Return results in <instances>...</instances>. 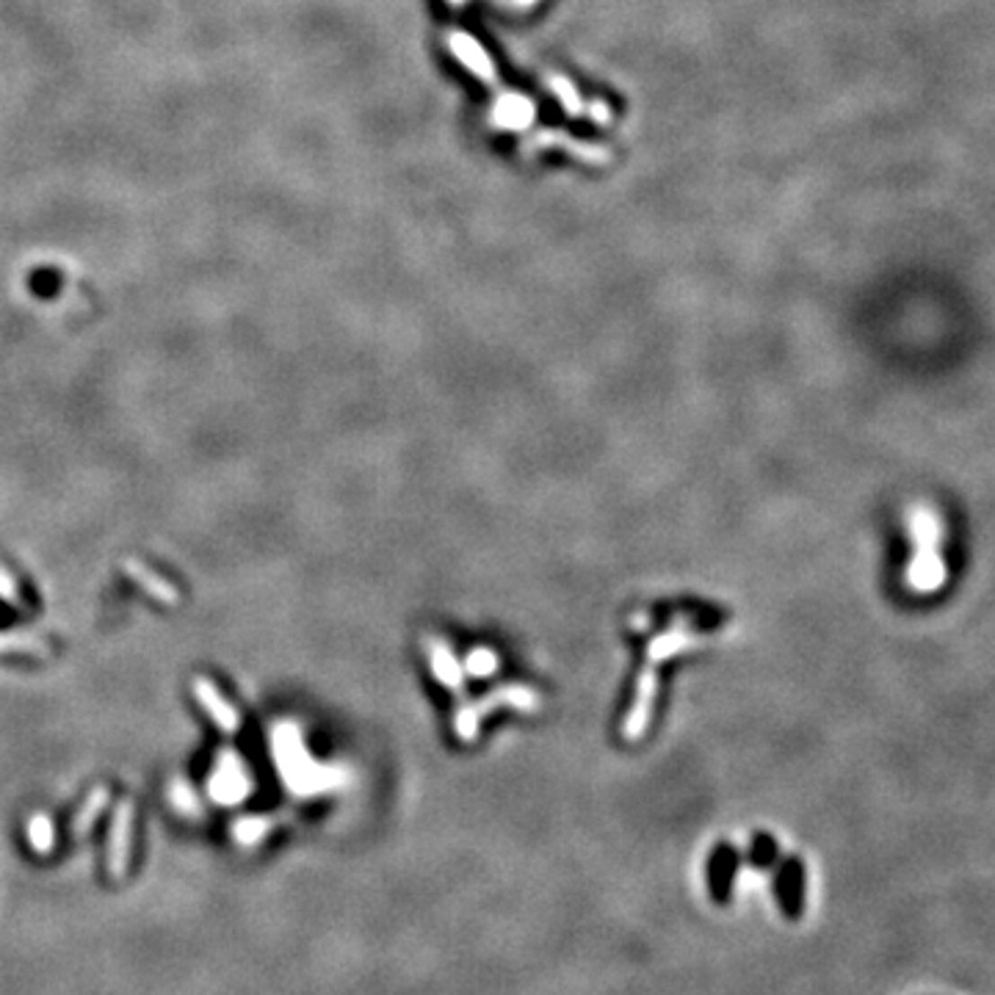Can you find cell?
<instances>
[{
	"instance_id": "1",
	"label": "cell",
	"mask_w": 995,
	"mask_h": 995,
	"mask_svg": "<svg viewBox=\"0 0 995 995\" xmlns=\"http://www.w3.org/2000/svg\"><path fill=\"white\" fill-rule=\"evenodd\" d=\"M912 539H915V559L910 564V583L920 592H932L943 583V559H940V523L932 511L918 509L912 511Z\"/></svg>"
},
{
	"instance_id": "2",
	"label": "cell",
	"mask_w": 995,
	"mask_h": 995,
	"mask_svg": "<svg viewBox=\"0 0 995 995\" xmlns=\"http://www.w3.org/2000/svg\"><path fill=\"white\" fill-rule=\"evenodd\" d=\"M495 703H506V706H518L523 711H534L537 706V694L523 689V686H509V689H501L490 697H484L482 703H478L475 708H462L457 714V735L462 742H470L475 730H478V719H482V714L493 711Z\"/></svg>"
},
{
	"instance_id": "3",
	"label": "cell",
	"mask_w": 995,
	"mask_h": 995,
	"mask_svg": "<svg viewBox=\"0 0 995 995\" xmlns=\"http://www.w3.org/2000/svg\"><path fill=\"white\" fill-rule=\"evenodd\" d=\"M191 689H194L197 703L205 708V714L216 722V727H218V730L235 733V730L241 727V716H238V711L227 703L225 697L218 694V689H216L208 678H194Z\"/></svg>"
},
{
	"instance_id": "4",
	"label": "cell",
	"mask_w": 995,
	"mask_h": 995,
	"mask_svg": "<svg viewBox=\"0 0 995 995\" xmlns=\"http://www.w3.org/2000/svg\"><path fill=\"white\" fill-rule=\"evenodd\" d=\"M130 827H133V804L130 802H120L114 824H111V840H108V871L120 876L125 871L128 863V849H130Z\"/></svg>"
},
{
	"instance_id": "5",
	"label": "cell",
	"mask_w": 995,
	"mask_h": 995,
	"mask_svg": "<svg viewBox=\"0 0 995 995\" xmlns=\"http://www.w3.org/2000/svg\"><path fill=\"white\" fill-rule=\"evenodd\" d=\"M122 567H125L128 578H130V581H136V583H138L150 598H155V600H161V603H166V606L180 603V592H177V589H174L169 581H164L158 573H153L150 567H144V564H141V562H136V559H128Z\"/></svg>"
},
{
	"instance_id": "6",
	"label": "cell",
	"mask_w": 995,
	"mask_h": 995,
	"mask_svg": "<svg viewBox=\"0 0 995 995\" xmlns=\"http://www.w3.org/2000/svg\"><path fill=\"white\" fill-rule=\"evenodd\" d=\"M697 642H703V639H699V636H691V634H689V628H683V622H675V625H672V631H667L663 636H655V639H653V644H650V650H647V661H650V663H658V661L670 658V655H675V653H680V650H686V647H691V644H697Z\"/></svg>"
},
{
	"instance_id": "7",
	"label": "cell",
	"mask_w": 995,
	"mask_h": 995,
	"mask_svg": "<svg viewBox=\"0 0 995 995\" xmlns=\"http://www.w3.org/2000/svg\"><path fill=\"white\" fill-rule=\"evenodd\" d=\"M431 670H434V675L442 680V683H446V686H451V689H462V678H465V670H462V663L454 658V653L449 650V644H431Z\"/></svg>"
},
{
	"instance_id": "8",
	"label": "cell",
	"mask_w": 995,
	"mask_h": 995,
	"mask_svg": "<svg viewBox=\"0 0 995 995\" xmlns=\"http://www.w3.org/2000/svg\"><path fill=\"white\" fill-rule=\"evenodd\" d=\"M498 670V655L487 647H475L470 650V655L465 658V672L473 678H487Z\"/></svg>"
},
{
	"instance_id": "9",
	"label": "cell",
	"mask_w": 995,
	"mask_h": 995,
	"mask_svg": "<svg viewBox=\"0 0 995 995\" xmlns=\"http://www.w3.org/2000/svg\"><path fill=\"white\" fill-rule=\"evenodd\" d=\"M105 802H108V791H105V788H94V791H92V796L86 799L84 810L78 813V822H76V832H78V835H84V832L92 827L94 816H97L100 810L105 807Z\"/></svg>"
},
{
	"instance_id": "10",
	"label": "cell",
	"mask_w": 995,
	"mask_h": 995,
	"mask_svg": "<svg viewBox=\"0 0 995 995\" xmlns=\"http://www.w3.org/2000/svg\"><path fill=\"white\" fill-rule=\"evenodd\" d=\"M28 832H31V843H33L36 852H50V846H53V827H50L48 816H33Z\"/></svg>"
},
{
	"instance_id": "11",
	"label": "cell",
	"mask_w": 995,
	"mask_h": 995,
	"mask_svg": "<svg viewBox=\"0 0 995 995\" xmlns=\"http://www.w3.org/2000/svg\"><path fill=\"white\" fill-rule=\"evenodd\" d=\"M0 653H48L45 642H36L28 636H0Z\"/></svg>"
},
{
	"instance_id": "12",
	"label": "cell",
	"mask_w": 995,
	"mask_h": 995,
	"mask_svg": "<svg viewBox=\"0 0 995 995\" xmlns=\"http://www.w3.org/2000/svg\"><path fill=\"white\" fill-rule=\"evenodd\" d=\"M0 598L9 600V603H20V592H17V583L12 578V573L0 564Z\"/></svg>"
}]
</instances>
